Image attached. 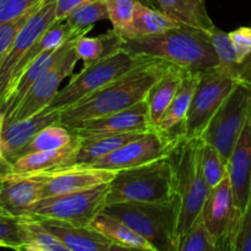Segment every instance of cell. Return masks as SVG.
I'll return each mask as SVG.
<instances>
[{"label":"cell","mask_w":251,"mask_h":251,"mask_svg":"<svg viewBox=\"0 0 251 251\" xmlns=\"http://www.w3.org/2000/svg\"><path fill=\"white\" fill-rule=\"evenodd\" d=\"M173 65L163 59H149L105 87L59 112V124L73 129L88 120L120 112L145 100L152 86Z\"/></svg>","instance_id":"cell-1"},{"label":"cell","mask_w":251,"mask_h":251,"mask_svg":"<svg viewBox=\"0 0 251 251\" xmlns=\"http://www.w3.org/2000/svg\"><path fill=\"white\" fill-rule=\"evenodd\" d=\"M123 49L136 55L163 59L193 73L220 66L208 34L185 25L158 34L127 38Z\"/></svg>","instance_id":"cell-2"},{"label":"cell","mask_w":251,"mask_h":251,"mask_svg":"<svg viewBox=\"0 0 251 251\" xmlns=\"http://www.w3.org/2000/svg\"><path fill=\"white\" fill-rule=\"evenodd\" d=\"M178 198L171 157L118 171L108 186L105 205L117 202H167Z\"/></svg>","instance_id":"cell-3"},{"label":"cell","mask_w":251,"mask_h":251,"mask_svg":"<svg viewBox=\"0 0 251 251\" xmlns=\"http://www.w3.org/2000/svg\"><path fill=\"white\" fill-rule=\"evenodd\" d=\"M103 211L149 240L156 251H178L179 198L167 202H117L105 205Z\"/></svg>","instance_id":"cell-4"},{"label":"cell","mask_w":251,"mask_h":251,"mask_svg":"<svg viewBox=\"0 0 251 251\" xmlns=\"http://www.w3.org/2000/svg\"><path fill=\"white\" fill-rule=\"evenodd\" d=\"M203 140L185 139L178 145L171 159L176 172V195L180 202L178 234L186 232L201 215L211 188L206 181L201 163Z\"/></svg>","instance_id":"cell-5"},{"label":"cell","mask_w":251,"mask_h":251,"mask_svg":"<svg viewBox=\"0 0 251 251\" xmlns=\"http://www.w3.org/2000/svg\"><path fill=\"white\" fill-rule=\"evenodd\" d=\"M149 59L151 58L120 49L117 53L95 63L83 64L80 73L70 76L68 85L58 91L53 100L43 110L61 112L130 73Z\"/></svg>","instance_id":"cell-6"},{"label":"cell","mask_w":251,"mask_h":251,"mask_svg":"<svg viewBox=\"0 0 251 251\" xmlns=\"http://www.w3.org/2000/svg\"><path fill=\"white\" fill-rule=\"evenodd\" d=\"M251 117V82L239 80L203 131L201 139L212 145L228 162Z\"/></svg>","instance_id":"cell-7"},{"label":"cell","mask_w":251,"mask_h":251,"mask_svg":"<svg viewBox=\"0 0 251 251\" xmlns=\"http://www.w3.org/2000/svg\"><path fill=\"white\" fill-rule=\"evenodd\" d=\"M238 81L230 71L221 66L200 73L188 115L181 126L185 139L202 136L213 115Z\"/></svg>","instance_id":"cell-8"},{"label":"cell","mask_w":251,"mask_h":251,"mask_svg":"<svg viewBox=\"0 0 251 251\" xmlns=\"http://www.w3.org/2000/svg\"><path fill=\"white\" fill-rule=\"evenodd\" d=\"M109 183L37 201L27 217L51 220L76 226H87L104 208Z\"/></svg>","instance_id":"cell-9"},{"label":"cell","mask_w":251,"mask_h":251,"mask_svg":"<svg viewBox=\"0 0 251 251\" xmlns=\"http://www.w3.org/2000/svg\"><path fill=\"white\" fill-rule=\"evenodd\" d=\"M184 135L181 132H162L153 129L145 132L137 139L123 145L107 156L81 168L110 169L122 171L142 166L157 159L166 158L173 153Z\"/></svg>","instance_id":"cell-10"},{"label":"cell","mask_w":251,"mask_h":251,"mask_svg":"<svg viewBox=\"0 0 251 251\" xmlns=\"http://www.w3.org/2000/svg\"><path fill=\"white\" fill-rule=\"evenodd\" d=\"M201 217L218 251H234L242 212L235 203L229 176L211 189Z\"/></svg>","instance_id":"cell-11"},{"label":"cell","mask_w":251,"mask_h":251,"mask_svg":"<svg viewBox=\"0 0 251 251\" xmlns=\"http://www.w3.org/2000/svg\"><path fill=\"white\" fill-rule=\"evenodd\" d=\"M74 44L75 43H73L66 49L65 53L53 68L44 73L32 85L19 105L5 117V125L38 114L53 100V98L58 93L61 82L66 77H70L73 75L74 69L78 60Z\"/></svg>","instance_id":"cell-12"},{"label":"cell","mask_w":251,"mask_h":251,"mask_svg":"<svg viewBox=\"0 0 251 251\" xmlns=\"http://www.w3.org/2000/svg\"><path fill=\"white\" fill-rule=\"evenodd\" d=\"M56 21H59L56 17V0H43L17 34L11 49L0 65V107L16 66L39 37Z\"/></svg>","instance_id":"cell-13"},{"label":"cell","mask_w":251,"mask_h":251,"mask_svg":"<svg viewBox=\"0 0 251 251\" xmlns=\"http://www.w3.org/2000/svg\"><path fill=\"white\" fill-rule=\"evenodd\" d=\"M156 129L146 100L113 114L96 118L69 129L78 137H97L130 132H147Z\"/></svg>","instance_id":"cell-14"},{"label":"cell","mask_w":251,"mask_h":251,"mask_svg":"<svg viewBox=\"0 0 251 251\" xmlns=\"http://www.w3.org/2000/svg\"><path fill=\"white\" fill-rule=\"evenodd\" d=\"M117 172L118 171H110V169L69 167V168L54 169V171L28 174V176H36L42 179L43 181L42 199H43L85 190V189L93 188L100 184L110 183Z\"/></svg>","instance_id":"cell-15"},{"label":"cell","mask_w":251,"mask_h":251,"mask_svg":"<svg viewBox=\"0 0 251 251\" xmlns=\"http://www.w3.org/2000/svg\"><path fill=\"white\" fill-rule=\"evenodd\" d=\"M43 181L36 176L9 172L0 179V207L9 217H27L42 199Z\"/></svg>","instance_id":"cell-16"},{"label":"cell","mask_w":251,"mask_h":251,"mask_svg":"<svg viewBox=\"0 0 251 251\" xmlns=\"http://www.w3.org/2000/svg\"><path fill=\"white\" fill-rule=\"evenodd\" d=\"M227 167L235 203L243 215L251 194V117L238 139Z\"/></svg>","instance_id":"cell-17"},{"label":"cell","mask_w":251,"mask_h":251,"mask_svg":"<svg viewBox=\"0 0 251 251\" xmlns=\"http://www.w3.org/2000/svg\"><path fill=\"white\" fill-rule=\"evenodd\" d=\"M78 38L71 39V41L66 42L65 44H63L61 47L55 49H48V50L43 51L41 55H38L36 58V60L21 74V75L17 77V80L15 81L11 85V87L7 90L6 95H5L4 100L1 103V107L0 110L5 114L6 117L7 114L12 112L15 108L19 105V103L21 102L22 98L26 96V93L28 92L29 88L32 87L34 82L43 75L44 73L49 70V69L53 68L56 63H58L59 59L63 56V54L65 53L66 49L71 46L73 43H75Z\"/></svg>","instance_id":"cell-18"},{"label":"cell","mask_w":251,"mask_h":251,"mask_svg":"<svg viewBox=\"0 0 251 251\" xmlns=\"http://www.w3.org/2000/svg\"><path fill=\"white\" fill-rule=\"evenodd\" d=\"M42 225L61 240L69 251H112L115 243L92 226H76L51 220H39Z\"/></svg>","instance_id":"cell-19"},{"label":"cell","mask_w":251,"mask_h":251,"mask_svg":"<svg viewBox=\"0 0 251 251\" xmlns=\"http://www.w3.org/2000/svg\"><path fill=\"white\" fill-rule=\"evenodd\" d=\"M60 113L59 112H44L42 110L38 114H34L26 119L17 120L11 124L5 125L2 132V152L7 161H11L15 154L24 149L34 135L43 127L50 124L59 123Z\"/></svg>","instance_id":"cell-20"},{"label":"cell","mask_w":251,"mask_h":251,"mask_svg":"<svg viewBox=\"0 0 251 251\" xmlns=\"http://www.w3.org/2000/svg\"><path fill=\"white\" fill-rule=\"evenodd\" d=\"M81 144V137L74 135L73 141L60 149L27 153L15 158L11 163V172L19 174H37L63 168L74 157Z\"/></svg>","instance_id":"cell-21"},{"label":"cell","mask_w":251,"mask_h":251,"mask_svg":"<svg viewBox=\"0 0 251 251\" xmlns=\"http://www.w3.org/2000/svg\"><path fill=\"white\" fill-rule=\"evenodd\" d=\"M150 4L185 26L208 32L215 27L206 9L205 0H149Z\"/></svg>","instance_id":"cell-22"},{"label":"cell","mask_w":251,"mask_h":251,"mask_svg":"<svg viewBox=\"0 0 251 251\" xmlns=\"http://www.w3.org/2000/svg\"><path fill=\"white\" fill-rule=\"evenodd\" d=\"M144 134L145 132H130V134L108 135V136L81 137V144L77 151L63 168L87 166Z\"/></svg>","instance_id":"cell-23"},{"label":"cell","mask_w":251,"mask_h":251,"mask_svg":"<svg viewBox=\"0 0 251 251\" xmlns=\"http://www.w3.org/2000/svg\"><path fill=\"white\" fill-rule=\"evenodd\" d=\"M90 226H92L95 229L105 235L108 239L119 244L123 248V250L134 249L156 251L153 245L149 240L137 234L134 229H131L129 226L125 225L119 218L104 212L103 210L95 216V218L91 221Z\"/></svg>","instance_id":"cell-24"},{"label":"cell","mask_w":251,"mask_h":251,"mask_svg":"<svg viewBox=\"0 0 251 251\" xmlns=\"http://www.w3.org/2000/svg\"><path fill=\"white\" fill-rule=\"evenodd\" d=\"M186 73L188 70L173 65L149 91L146 102L149 104L150 114L154 127L176 97Z\"/></svg>","instance_id":"cell-25"},{"label":"cell","mask_w":251,"mask_h":251,"mask_svg":"<svg viewBox=\"0 0 251 251\" xmlns=\"http://www.w3.org/2000/svg\"><path fill=\"white\" fill-rule=\"evenodd\" d=\"M199 76H200V73H193V71L186 73L176 97L173 98L169 107L163 113L159 122L157 123V130L162 132H172L178 126H180L181 129L184 120L188 115L189 108H190L191 100H193L194 92H195L196 85H198Z\"/></svg>","instance_id":"cell-26"},{"label":"cell","mask_w":251,"mask_h":251,"mask_svg":"<svg viewBox=\"0 0 251 251\" xmlns=\"http://www.w3.org/2000/svg\"><path fill=\"white\" fill-rule=\"evenodd\" d=\"M125 42L126 38L112 28L102 36L80 37L74 47L77 58L81 59L83 64H90L117 53L118 50L124 48Z\"/></svg>","instance_id":"cell-27"},{"label":"cell","mask_w":251,"mask_h":251,"mask_svg":"<svg viewBox=\"0 0 251 251\" xmlns=\"http://www.w3.org/2000/svg\"><path fill=\"white\" fill-rule=\"evenodd\" d=\"M179 26H181V24L176 22V20L171 19L159 10L146 6L140 1L134 14L131 38L158 34Z\"/></svg>","instance_id":"cell-28"},{"label":"cell","mask_w":251,"mask_h":251,"mask_svg":"<svg viewBox=\"0 0 251 251\" xmlns=\"http://www.w3.org/2000/svg\"><path fill=\"white\" fill-rule=\"evenodd\" d=\"M24 243L21 250L26 251H69L60 239L51 234L41 221L33 217L21 218Z\"/></svg>","instance_id":"cell-29"},{"label":"cell","mask_w":251,"mask_h":251,"mask_svg":"<svg viewBox=\"0 0 251 251\" xmlns=\"http://www.w3.org/2000/svg\"><path fill=\"white\" fill-rule=\"evenodd\" d=\"M73 139L74 135L71 134V131L68 127L59 124V123L50 124L48 126L43 127L42 130H39L34 135L33 139L24 149L20 150L10 162H12L17 157L24 156V154L27 153H33V152L41 151H51V150L60 149V147L65 146L69 142L73 141Z\"/></svg>","instance_id":"cell-30"},{"label":"cell","mask_w":251,"mask_h":251,"mask_svg":"<svg viewBox=\"0 0 251 251\" xmlns=\"http://www.w3.org/2000/svg\"><path fill=\"white\" fill-rule=\"evenodd\" d=\"M105 19H109L105 0H88L75 7L64 21L74 29H86L93 28L95 22Z\"/></svg>","instance_id":"cell-31"},{"label":"cell","mask_w":251,"mask_h":251,"mask_svg":"<svg viewBox=\"0 0 251 251\" xmlns=\"http://www.w3.org/2000/svg\"><path fill=\"white\" fill-rule=\"evenodd\" d=\"M207 34L210 37V41L215 48L216 53H217L218 59H220L221 68L230 71L238 80H242V77H240V64L238 61L234 46L230 41L229 33L215 26Z\"/></svg>","instance_id":"cell-32"},{"label":"cell","mask_w":251,"mask_h":251,"mask_svg":"<svg viewBox=\"0 0 251 251\" xmlns=\"http://www.w3.org/2000/svg\"><path fill=\"white\" fill-rule=\"evenodd\" d=\"M140 0H105L113 28L125 38H131L134 14Z\"/></svg>","instance_id":"cell-33"},{"label":"cell","mask_w":251,"mask_h":251,"mask_svg":"<svg viewBox=\"0 0 251 251\" xmlns=\"http://www.w3.org/2000/svg\"><path fill=\"white\" fill-rule=\"evenodd\" d=\"M178 251H218L201 215L195 223L179 237Z\"/></svg>","instance_id":"cell-34"},{"label":"cell","mask_w":251,"mask_h":251,"mask_svg":"<svg viewBox=\"0 0 251 251\" xmlns=\"http://www.w3.org/2000/svg\"><path fill=\"white\" fill-rule=\"evenodd\" d=\"M203 176L211 189L216 188L226 176H228L227 162L217 149L203 141L202 154H201Z\"/></svg>","instance_id":"cell-35"},{"label":"cell","mask_w":251,"mask_h":251,"mask_svg":"<svg viewBox=\"0 0 251 251\" xmlns=\"http://www.w3.org/2000/svg\"><path fill=\"white\" fill-rule=\"evenodd\" d=\"M42 1H43V0H42ZM39 4H41V2H39ZM38 5H37L36 7H33L32 10H29L28 12L22 15V16L17 17V19L12 20V21L6 22V24L0 25V65L2 64L4 59L6 58L7 53H9L10 49H11L17 34L20 33L21 28L25 26V24H26L27 20L29 19V16L33 14L34 10L38 7Z\"/></svg>","instance_id":"cell-36"},{"label":"cell","mask_w":251,"mask_h":251,"mask_svg":"<svg viewBox=\"0 0 251 251\" xmlns=\"http://www.w3.org/2000/svg\"><path fill=\"white\" fill-rule=\"evenodd\" d=\"M0 242L10 249L21 250L24 243L21 218L0 215Z\"/></svg>","instance_id":"cell-37"},{"label":"cell","mask_w":251,"mask_h":251,"mask_svg":"<svg viewBox=\"0 0 251 251\" xmlns=\"http://www.w3.org/2000/svg\"><path fill=\"white\" fill-rule=\"evenodd\" d=\"M42 0H0V25L22 16Z\"/></svg>","instance_id":"cell-38"},{"label":"cell","mask_w":251,"mask_h":251,"mask_svg":"<svg viewBox=\"0 0 251 251\" xmlns=\"http://www.w3.org/2000/svg\"><path fill=\"white\" fill-rule=\"evenodd\" d=\"M229 37L237 51L238 61L242 64L251 55V27H239L235 31L229 32Z\"/></svg>","instance_id":"cell-39"},{"label":"cell","mask_w":251,"mask_h":251,"mask_svg":"<svg viewBox=\"0 0 251 251\" xmlns=\"http://www.w3.org/2000/svg\"><path fill=\"white\" fill-rule=\"evenodd\" d=\"M234 251H251V194L240 220Z\"/></svg>","instance_id":"cell-40"},{"label":"cell","mask_w":251,"mask_h":251,"mask_svg":"<svg viewBox=\"0 0 251 251\" xmlns=\"http://www.w3.org/2000/svg\"><path fill=\"white\" fill-rule=\"evenodd\" d=\"M86 1H88V0H56V17H58L59 21L65 20L66 16L75 7Z\"/></svg>","instance_id":"cell-41"},{"label":"cell","mask_w":251,"mask_h":251,"mask_svg":"<svg viewBox=\"0 0 251 251\" xmlns=\"http://www.w3.org/2000/svg\"><path fill=\"white\" fill-rule=\"evenodd\" d=\"M4 127H5V114L0 110V162L7 161L4 156V152H2V132H4Z\"/></svg>","instance_id":"cell-42"},{"label":"cell","mask_w":251,"mask_h":251,"mask_svg":"<svg viewBox=\"0 0 251 251\" xmlns=\"http://www.w3.org/2000/svg\"><path fill=\"white\" fill-rule=\"evenodd\" d=\"M9 172H11V163L9 161L0 162V179Z\"/></svg>","instance_id":"cell-43"},{"label":"cell","mask_w":251,"mask_h":251,"mask_svg":"<svg viewBox=\"0 0 251 251\" xmlns=\"http://www.w3.org/2000/svg\"><path fill=\"white\" fill-rule=\"evenodd\" d=\"M0 248H7V247H6V245L4 244V243H2V242H0Z\"/></svg>","instance_id":"cell-44"},{"label":"cell","mask_w":251,"mask_h":251,"mask_svg":"<svg viewBox=\"0 0 251 251\" xmlns=\"http://www.w3.org/2000/svg\"><path fill=\"white\" fill-rule=\"evenodd\" d=\"M0 215H1V216H5V213H4V212H2L1 207H0Z\"/></svg>","instance_id":"cell-45"}]
</instances>
